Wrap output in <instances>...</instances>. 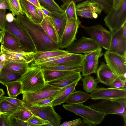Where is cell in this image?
<instances>
[{
	"mask_svg": "<svg viewBox=\"0 0 126 126\" xmlns=\"http://www.w3.org/2000/svg\"><path fill=\"white\" fill-rule=\"evenodd\" d=\"M121 28L123 35L124 37L126 38V22L124 23Z\"/></svg>",
	"mask_w": 126,
	"mask_h": 126,
	"instance_id": "obj_54",
	"label": "cell"
},
{
	"mask_svg": "<svg viewBox=\"0 0 126 126\" xmlns=\"http://www.w3.org/2000/svg\"><path fill=\"white\" fill-rule=\"evenodd\" d=\"M6 60L5 55L0 50V73L1 72Z\"/></svg>",
	"mask_w": 126,
	"mask_h": 126,
	"instance_id": "obj_49",
	"label": "cell"
},
{
	"mask_svg": "<svg viewBox=\"0 0 126 126\" xmlns=\"http://www.w3.org/2000/svg\"><path fill=\"white\" fill-rule=\"evenodd\" d=\"M17 80L22 85V94L32 92L43 87L46 84L43 70L39 65H31Z\"/></svg>",
	"mask_w": 126,
	"mask_h": 126,
	"instance_id": "obj_2",
	"label": "cell"
},
{
	"mask_svg": "<svg viewBox=\"0 0 126 126\" xmlns=\"http://www.w3.org/2000/svg\"><path fill=\"white\" fill-rule=\"evenodd\" d=\"M104 56L106 64L112 72L120 79H126V56L107 50Z\"/></svg>",
	"mask_w": 126,
	"mask_h": 126,
	"instance_id": "obj_9",
	"label": "cell"
},
{
	"mask_svg": "<svg viewBox=\"0 0 126 126\" xmlns=\"http://www.w3.org/2000/svg\"><path fill=\"white\" fill-rule=\"evenodd\" d=\"M1 115V114H0Z\"/></svg>",
	"mask_w": 126,
	"mask_h": 126,
	"instance_id": "obj_60",
	"label": "cell"
},
{
	"mask_svg": "<svg viewBox=\"0 0 126 126\" xmlns=\"http://www.w3.org/2000/svg\"><path fill=\"white\" fill-rule=\"evenodd\" d=\"M65 110L73 112L82 117L83 120L93 126L101 123L106 115L104 113L83 105L82 103L63 105Z\"/></svg>",
	"mask_w": 126,
	"mask_h": 126,
	"instance_id": "obj_5",
	"label": "cell"
},
{
	"mask_svg": "<svg viewBox=\"0 0 126 126\" xmlns=\"http://www.w3.org/2000/svg\"><path fill=\"white\" fill-rule=\"evenodd\" d=\"M104 21L111 33L120 29L126 22V0H123L117 9L112 7L104 18Z\"/></svg>",
	"mask_w": 126,
	"mask_h": 126,
	"instance_id": "obj_7",
	"label": "cell"
},
{
	"mask_svg": "<svg viewBox=\"0 0 126 126\" xmlns=\"http://www.w3.org/2000/svg\"><path fill=\"white\" fill-rule=\"evenodd\" d=\"M19 0H7L9 10L12 12L14 16L24 14L22 11Z\"/></svg>",
	"mask_w": 126,
	"mask_h": 126,
	"instance_id": "obj_37",
	"label": "cell"
},
{
	"mask_svg": "<svg viewBox=\"0 0 126 126\" xmlns=\"http://www.w3.org/2000/svg\"><path fill=\"white\" fill-rule=\"evenodd\" d=\"M41 6V8L39 9L42 11L45 17L47 16H48L52 17L53 16V15L52 13L47 10L43 7Z\"/></svg>",
	"mask_w": 126,
	"mask_h": 126,
	"instance_id": "obj_51",
	"label": "cell"
},
{
	"mask_svg": "<svg viewBox=\"0 0 126 126\" xmlns=\"http://www.w3.org/2000/svg\"><path fill=\"white\" fill-rule=\"evenodd\" d=\"M50 97L39 101L34 105L40 107H44L50 105L52 102L59 95Z\"/></svg>",
	"mask_w": 126,
	"mask_h": 126,
	"instance_id": "obj_45",
	"label": "cell"
},
{
	"mask_svg": "<svg viewBox=\"0 0 126 126\" xmlns=\"http://www.w3.org/2000/svg\"><path fill=\"white\" fill-rule=\"evenodd\" d=\"M26 122L31 126H46L47 124L50 123L48 121L43 119L34 114Z\"/></svg>",
	"mask_w": 126,
	"mask_h": 126,
	"instance_id": "obj_39",
	"label": "cell"
},
{
	"mask_svg": "<svg viewBox=\"0 0 126 126\" xmlns=\"http://www.w3.org/2000/svg\"><path fill=\"white\" fill-rule=\"evenodd\" d=\"M4 94V92L3 90L2 89H0V99Z\"/></svg>",
	"mask_w": 126,
	"mask_h": 126,
	"instance_id": "obj_57",
	"label": "cell"
},
{
	"mask_svg": "<svg viewBox=\"0 0 126 126\" xmlns=\"http://www.w3.org/2000/svg\"><path fill=\"white\" fill-rule=\"evenodd\" d=\"M29 63L20 62L6 61L2 71L24 73L29 67Z\"/></svg>",
	"mask_w": 126,
	"mask_h": 126,
	"instance_id": "obj_22",
	"label": "cell"
},
{
	"mask_svg": "<svg viewBox=\"0 0 126 126\" xmlns=\"http://www.w3.org/2000/svg\"><path fill=\"white\" fill-rule=\"evenodd\" d=\"M10 117L4 114H1L0 117V126H11Z\"/></svg>",
	"mask_w": 126,
	"mask_h": 126,
	"instance_id": "obj_46",
	"label": "cell"
},
{
	"mask_svg": "<svg viewBox=\"0 0 126 126\" xmlns=\"http://www.w3.org/2000/svg\"><path fill=\"white\" fill-rule=\"evenodd\" d=\"M14 17L12 14L9 13L6 15V21L9 22H12Z\"/></svg>",
	"mask_w": 126,
	"mask_h": 126,
	"instance_id": "obj_52",
	"label": "cell"
},
{
	"mask_svg": "<svg viewBox=\"0 0 126 126\" xmlns=\"http://www.w3.org/2000/svg\"><path fill=\"white\" fill-rule=\"evenodd\" d=\"M25 107L30 110L33 114L42 119L48 121L53 126H60L62 118L51 105L42 107L33 105L24 102Z\"/></svg>",
	"mask_w": 126,
	"mask_h": 126,
	"instance_id": "obj_10",
	"label": "cell"
},
{
	"mask_svg": "<svg viewBox=\"0 0 126 126\" xmlns=\"http://www.w3.org/2000/svg\"><path fill=\"white\" fill-rule=\"evenodd\" d=\"M88 106L106 115L113 114L122 116L124 119V123H126V98L100 99Z\"/></svg>",
	"mask_w": 126,
	"mask_h": 126,
	"instance_id": "obj_3",
	"label": "cell"
},
{
	"mask_svg": "<svg viewBox=\"0 0 126 126\" xmlns=\"http://www.w3.org/2000/svg\"><path fill=\"white\" fill-rule=\"evenodd\" d=\"M86 33L101 47L107 50L109 49L112 36V33L100 24L89 27L81 25Z\"/></svg>",
	"mask_w": 126,
	"mask_h": 126,
	"instance_id": "obj_8",
	"label": "cell"
},
{
	"mask_svg": "<svg viewBox=\"0 0 126 126\" xmlns=\"http://www.w3.org/2000/svg\"><path fill=\"white\" fill-rule=\"evenodd\" d=\"M43 70L51 69L61 70H71L75 72H81L82 71V65H61L48 66L40 65Z\"/></svg>",
	"mask_w": 126,
	"mask_h": 126,
	"instance_id": "obj_36",
	"label": "cell"
},
{
	"mask_svg": "<svg viewBox=\"0 0 126 126\" xmlns=\"http://www.w3.org/2000/svg\"><path fill=\"white\" fill-rule=\"evenodd\" d=\"M74 72L75 71L71 70L51 69L43 70L44 79L46 83L57 79Z\"/></svg>",
	"mask_w": 126,
	"mask_h": 126,
	"instance_id": "obj_29",
	"label": "cell"
},
{
	"mask_svg": "<svg viewBox=\"0 0 126 126\" xmlns=\"http://www.w3.org/2000/svg\"><path fill=\"white\" fill-rule=\"evenodd\" d=\"M22 75L20 73L2 71L0 73V83L5 85L8 83L17 80Z\"/></svg>",
	"mask_w": 126,
	"mask_h": 126,
	"instance_id": "obj_35",
	"label": "cell"
},
{
	"mask_svg": "<svg viewBox=\"0 0 126 126\" xmlns=\"http://www.w3.org/2000/svg\"><path fill=\"white\" fill-rule=\"evenodd\" d=\"M68 53L66 50H63L59 49L46 51L36 52L34 53L32 62H38Z\"/></svg>",
	"mask_w": 126,
	"mask_h": 126,
	"instance_id": "obj_27",
	"label": "cell"
},
{
	"mask_svg": "<svg viewBox=\"0 0 126 126\" xmlns=\"http://www.w3.org/2000/svg\"><path fill=\"white\" fill-rule=\"evenodd\" d=\"M4 30L5 29L0 31V44L1 42L3 36Z\"/></svg>",
	"mask_w": 126,
	"mask_h": 126,
	"instance_id": "obj_56",
	"label": "cell"
},
{
	"mask_svg": "<svg viewBox=\"0 0 126 126\" xmlns=\"http://www.w3.org/2000/svg\"><path fill=\"white\" fill-rule=\"evenodd\" d=\"M33 4L39 9L41 8V6L39 3L38 0H26Z\"/></svg>",
	"mask_w": 126,
	"mask_h": 126,
	"instance_id": "obj_53",
	"label": "cell"
},
{
	"mask_svg": "<svg viewBox=\"0 0 126 126\" xmlns=\"http://www.w3.org/2000/svg\"><path fill=\"white\" fill-rule=\"evenodd\" d=\"M85 0H67L61 6V8L65 10L69 3L71 1L76 3ZM97 3L105 13L107 14L112 7V0H90Z\"/></svg>",
	"mask_w": 126,
	"mask_h": 126,
	"instance_id": "obj_31",
	"label": "cell"
},
{
	"mask_svg": "<svg viewBox=\"0 0 126 126\" xmlns=\"http://www.w3.org/2000/svg\"><path fill=\"white\" fill-rule=\"evenodd\" d=\"M20 108H22L13 104L2 97L0 99V111L3 114L11 116Z\"/></svg>",
	"mask_w": 126,
	"mask_h": 126,
	"instance_id": "obj_32",
	"label": "cell"
},
{
	"mask_svg": "<svg viewBox=\"0 0 126 126\" xmlns=\"http://www.w3.org/2000/svg\"><path fill=\"white\" fill-rule=\"evenodd\" d=\"M5 86L7 89L9 97L16 98L18 95L22 94V85L19 81L16 80L6 84Z\"/></svg>",
	"mask_w": 126,
	"mask_h": 126,
	"instance_id": "obj_34",
	"label": "cell"
},
{
	"mask_svg": "<svg viewBox=\"0 0 126 126\" xmlns=\"http://www.w3.org/2000/svg\"><path fill=\"white\" fill-rule=\"evenodd\" d=\"M0 48L5 55L6 61L20 62L29 64L32 62L35 53L22 48L15 50H9L4 47L1 44Z\"/></svg>",
	"mask_w": 126,
	"mask_h": 126,
	"instance_id": "obj_15",
	"label": "cell"
},
{
	"mask_svg": "<svg viewBox=\"0 0 126 126\" xmlns=\"http://www.w3.org/2000/svg\"><path fill=\"white\" fill-rule=\"evenodd\" d=\"M5 29L15 37L21 48L35 52H36L34 45L28 31L16 17L11 22L6 21Z\"/></svg>",
	"mask_w": 126,
	"mask_h": 126,
	"instance_id": "obj_4",
	"label": "cell"
},
{
	"mask_svg": "<svg viewBox=\"0 0 126 126\" xmlns=\"http://www.w3.org/2000/svg\"><path fill=\"white\" fill-rule=\"evenodd\" d=\"M1 43L4 47L9 50H15L21 48L17 39L5 29Z\"/></svg>",
	"mask_w": 126,
	"mask_h": 126,
	"instance_id": "obj_23",
	"label": "cell"
},
{
	"mask_svg": "<svg viewBox=\"0 0 126 126\" xmlns=\"http://www.w3.org/2000/svg\"><path fill=\"white\" fill-rule=\"evenodd\" d=\"M101 47L91 38L82 36L66 48V51L71 54L88 52Z\"/></svg>",
	"mask_w": 126,
	"mask_h": 126,
	"instance_id": "obj_12",
	"label": "cell"
},
{
	"mask_svg": "<svg viewBox=\"0 0 126 126\" xmlns=\"http://www.w3.org/2000/svg\"><path fill=\"white\" fill-rule=\"evenodd\" d=\"M16 18L28 31L34 45L36 52L59 49V44L55 42L46 34L40 24L32 22L25 14L17 16Z\"/></svg>",
	"mask_w": 126,
	"mask_h": 126,
	"instance_id": "obj_1",
	"label": "cell"
},
{
	"mask_svg": "<svg viewBox=\"0 0 126 126\" xmlns=\"http://www.w3.org/2000/svg\"><path fill=\"white\" fill-rule=\"evenodd\" d=\"M51 18L60 41L67 20L65 12L64 14L60 16H53Z\"/></svg>",
	"mask_w": 126,
	"mask_h": 126,
	"instance_id": "obj_30",
	"label": "cell"
},
{
	"mask_svg": "<svg viewBox=\"0 0 126 126\" xmlns=\"http://www.w3.org/2000/svg\"><path fill=\"white\" fill-rule=\"evenodd\" d=\"M3 114V113H2V112H1L0 111V115L1 114Z\"/></svg>",
	"mask_w": 126,
	"mask_h": 126,
	"instance_id": "obj_59",
	"label": "cell"
},
{
	"mask_svg": "<svg viewBox=\"0 0 126 126\" xmlns=\"http://www.w3.org/2000/svg\"><path fill=\"white\" fill-rule=\"evenodd\" d=\"M63 2V3H64L67 0H61Z\"/></svg>",
	"mask_w": 126,
	"mask_h": 126,
	"instance_id": "obj_58",
	"label": "cell"
},
{
	"mask_svg": "<svg viewBox=\"0 0 126 126\" xmlns=\"http://www.w3.org/2000/svg\"><path fill=\"white\" fill-rule=\"evenodd\" d=\"M82 120L79 118L74 120L64 122L60 126H81Z\"/></svg>",
	"mask_w": 126,
	"mask_h": 126,
	"instance_id": "obj_48",
	"label": "cell"
},
{
	"mask_svg": "<svg viewBox=\"0 0 126 126\" xmlns=\"http://www.w3.org/2000/svg\"><path fill=\"white\" fill-rule=\"evenodd\" d=\"M33 114L30 110L25 107L19 109L12 116L17 118L27 121Z\"/></svg>",
	"mask_w": 126,
	"mask_h": 126,
	"instance_id": "obj_38",
	"label": "cell"
},
{
	"mask_svg": "<svg viewBox=\"0 0 126 126\" xmlns=\"http://www.w3.org/2000/svg\"><path fill=\"white\" fill-rule=\"evenodd\" d=\"M2 97L13 104L22 108H24V102L22 100L16 98L2 96Z\"/></svg>",
	"mask_w": 126,
	"mask_h": 126,
	"instance_id": "obj_44",
	"label": "cell"
},
{
	"mask_svg": "<svg viewBox=\"0 0 126 126\" xmlns=\"http://www.w3.org/2000/svg\"><path fill=\"white\" fill-rule=\"evenodd\" d=\"M90 95V98L94 100L126 98V88L100 87L97 88Z\"/></svg>",
	"mask_w": 126,
	"mask_h": 126,
	"instance_id": "obj_14",
	"label": "cell"
},
{
	"mask_svg": "<svg viewBox=\"0 0 126 126\" xmlns=\"http://www.w3.org/2000/svg\"><path fill=\"white\" fill-rule=\"evenodd\" d=\"M90 98V94L79 90L71 93L67 98L65 102L69 104H82Z\"/></svg>",
	"mask_w": 126,
	"mask_h": 126,
	"instance_id": "obj_24",
	"label": "cell"
},
{
	"mask_svg": "<svg viewBox=\"0 0 126 126\" xmlns=\"http://www.w3.org/2000/svg\"><path fill=\"white\" fill-rule=\"evenodd\" d=\"M38 12L39 16L43 20V19L45 16L42 11L39 9L38 8Z\"/></svg>",
	"mask_w": 126,
	"mask_h": 126,
	"instance_id": "obj_55",
	"label": "cell"
},
{
	"mask_svg": "<svg viewBox=\"0 0 126 126\" xmlns=\"http://www.w3.org/2000/svg\"><path fill=\"white\" fill-rule=\"evenodd\" d=\"M82 78L80 72H74L47 83L53 86L62 88L66 87Z\"/></svg>",
	"mask_w": 126,
	"mask_h": 126,
	"instance_id": "obj_20",
	"label": "cell"
},
{
	"mask_svg": "<svg viewBox=\"0 0 126 126\" xmlns=\"http://www.w3.org/2000/svg\"><path fill=\"white\" fill-rule=\"evenodd\" d=\"M81 22L77 19L70 18L67 20L66 24L59 43V47L66 48L76 40V35Z\"/></svg>",
	"mask_w": 126,
	"mask_h": 126,
	"instance_id": "obj_11",
	"label": "cell"
},
{
	"mask_svg": "<svg viewBox=\"0 0 126 126\" xmlns=\"http://www.w3.org/2000/svg\"><path fill=\"white\" fill-rule=\"evenodd\" d=\"M84 59V54L70 53L67 56L55 60L36 65L48 66L82 65Z\"/></svg>",
	"mask_w": 126,
	"mask_h": 126,
	"instance_id": "obj_17",
	"label": "cell"
},
{
	"mask_svg": "<svg viewBox=\"0 0 126 126\" xmlns=\"http://www.w3.org/2000/svg\"><path fill=\"white\" fill-rule=\"evenodd\" d=\"M81 79L82 82L83 89L87 93H91L97 89L98 82L93 77L87 75Z\"/></svg>",
	"mask_w": 126,
	"mask_h": 126,
	"instance_id": "obj_33",
	"label": "cell"
},
{
	"mask_svg": "<svg viewBox=\"0 0 126 126\" xmlns=\"http://www.w3.org/2000/svg\"><path fill=\"white\" fill-rule=\"evenodd\" d=\"M126 79H122L118 77L112 82L110 86L111 88L116 89H125L126 88Z\"/></svg>",
	"mask_w": 126,
	"mask_h": 126,
	"instance_id": "obj_42",
	"label": "cell"
},
{
	"mask_svg": "<svg viewBox=\"0 0 126 126\" xmlns=\"http://www.w3.org/2000/svg\"><path fill=\"white\" fill-rule=\"evenodd\" d=\"M11 126H31L26 121L11 116L10 117Z\"/></svg>",
	"mask_w": 126,
	"mask_h": 126,
	"instance_id": "obj_43",
	"label": "cell"
},
{
	"mask_svg": "<svg viewBox=\"0 0 126 126\" xmlns=\"http://www.w3.org/2000/svg\"><path fill=\"white\" fill-rule=\"evenodd\" d=\"M98 82L110 86L112 82L118 77L111 70L107 64L101 62L96 72Z\"/></svg>",
	"mask_w": 126,
	"mask_h": 126,
	"instance_id": "obj_18",
	"label": "cell"
},
{
	"mask_svg": "<svg viewBox=\"0 0 126 126\" xmlns=\"http://www.w3.org/2000/svg\"><path fill=\"white\" fill-rule=\"evenodd\" d=\"M101 47L92 51L85 53L84 54V59L87 60H92L96 58H99L103 55L102 53Z\"/></svg>",
	"mask_w": 126,
	"mask_h": 126,
	"instance_id": "obj_41",
	"label": "cell"
},
{
	"mask_svg": "<svg viewBox=\"0 0 126 126\" xmlns=\"http://www.w3.org/2000/svg\"><path fill=\"white\" fill-rule=\"evenodd\" d=\"M79 81H77L66 86L65 89L59 96L53 100L50 105L55 106L64 103L69 95L75 90V88Z\"/></svg>",
	"mask_w": 126,
	"mask_h": 126,
	"instance_id": "obj_26",
	"label": "cell"
},
{
	"mask_svg": "<svg viewBox=\"0 0 126 126\" xmlns=\"http://www.w3.org/2000/svg\"><path fill=\"white\" fill-rule=\"evenodd\" d=\"M109 51L123 56H126V38L123 34L121 27L112 33Z\"/></svg>",
	"mask_w": 126,
	"mask_h": 126,
	"instance_id": "obj_16",
	"label": "cell"
},
{
	"mask_svg": "<svg viewBox=\"0 0 126 126\" xmlns=\"http://www.w3.org/2000/svg\"><path fill=\"white\" fill-rule=\"evenodd\" d=\"M46 34L56 43L59 44L60 40L51 18L47 16L40 24Z\"/></svg>",
	"mask_w": 126,
	"mask_h": 126,
	"instance_id": "obj_21",
	"label": "cell"
},
{
	"mask_svg": "<svg viewBox=\"0 0 126 126\" xmlns=\"http://www.w3.org/2000/svg\"><path fill=\"white\" fill-rule=\"evenodd\" d=\"M98 58L92 60H87L84 59L82 64V76H85L95 73L98 68Z\"/></svg>",
	"mask_w": 126,
	"mask_h": 126,
	"instance_id": "obj_28",
	"label": "cell"
},
{
	"mask_svg": "<svg viewBox=\"0 0 126 126\" xmlns=\"http://www.w3.org/2000/svg\"><path fill=\"white\" fill-rule=\"evenodd\" d=\"M76 10L77 16L90 19L96 18L103 10L97 3L90 0L78 3Z\"/></svg>",
	"mask_w": 126,
	"mask_h": 126,
	"instance_id": "obj_13",
	"label": "cell"
},
{
	"mask_svg": "<svg viewBox=\"0 0 126 126\" xmlns=\"http://www.w3.org/2000/svg\"><path fill=\"white\" fill-rule=\"evenodd\" d=\"M46 83L43 87L36 91L22 93L23 98L21 100L27 104L34 105L45 98L60 94L66 87L60 88Z\"/></svg>",
	"mask_w": 126,
	"mask_h": 126,
	"instance_id": "obj_6",
	"label": "cell"
},
{
	"mask_svg": "<svg viewBox=\"0 0 126 126\" xmlns=\"http://www.w3.org/2000/svg\"><path fill=\"white\" fill-rule=\"evenodd\" d=\"M19 1L22 11L26 16L32 22L40 24L42 20L38 15V8L26 0Z\"/></svg>",
	"mask_w": 126,
	"mask_h": 126,
	"instance_id": "obj_19",
	"label": "cell"
},
{
	"mask_svg": "<svg viewBox=\"0 0 126 126\" xmlns=\"http://www.w3.org/2000/svg\"><path fill=\"white\" fill-rule=\"evenodd\" d=\"M123 0H112L113 7L115 9H118L121 5Z\"/></svg>",
	"mask_w": 126,
	"mask_h": 126,
	"instance_id": "obj_50",
	"label": "cell"
},
{
	"mask_svg": "<svg viewBox=\"0 0 126 126\" xmlns=\"http://www.w3.org/2000/svg\"><path fill=\"white\" fill-rule=\"evenodd\" d=\"M40 5L51 13L53 16H59L65 13L54 0H38Z\"/></svg>",
	"mask_w": 126,
	"mask_h": 126,
	"instance_id": "obj_25",
	"label": "cell"
},
{
	"mask_svg": "<svg viewBox=\"0 0 126 126\" xmlns=\"http://www.w3.org/2000/svg\"><path fill=\"white\" fill-rule=\"evenodd\" d=\"M6 9H0V30L5 29L6 20Z\"/></svg>",
	"mask_w": 126,
	"mask_h": 126,
	"instance_id": "obj_47",
	"label": "cell"
},
{
	"mask_svg": "<svg viewBox=\"0 0 126 126\" xmlns=\"http://www.w3.org/2000/svg\"><path fill=\"white\" fill-rule=\"evenodd\" d=\"M76 3L72 1L66 8L65 11L67 19L70 18L77 19L78 18L76 13Z\"/></svg>",
	"mask_w": 126,
	"mask_h": 126,
	"instance_id": "obj_40",
	"label": "cell"
}]
</instances>
